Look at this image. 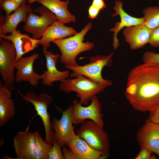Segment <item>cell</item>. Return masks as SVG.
Instances as JSON below:
<instances>
[{
    "instance_id": "f546056e",
    "label": "cell",
    "mask_w": 159,
    "mask_h": 159,
    "mask_svg": "<svg viewBox=\"0 0 159 159\" xmlns=\"http://www.w3.org/2000/svg\"><path fill=\"white\" fill-rule=\"evenodd\" d=\"M66 145L63 146L62 151L64 159H79L76 154Z\"/></svg>"
},
{
    "instance_id": "9a60e30c",
    "label": "cell",
    "mask_w": 159,
    "mask_h": 159,
    "mask_svg": "<svg viewBox=\"0 0 159 159\" xmlns=\"http://www.w3.org/2000/svg\"><path fill=\"white\" fill-rule=\"evenodd\" d=\"M123 2L117 0L115 1V5L113 9L115 12L112 16L119 15L120 17V21H117L115 23L114 26L110 29L109 31L114 32L113 37V49L115 50L118 47L120 44L117 37L118 32L124 27L138 25L143 24L145 22L144 17L137 18L131 16L128 14L123 9Z\"/></svg>"
},
{
    "instance_id": "836d02e7",
    "label": "cell",
    "mask_w": 159,
    "mask_h": 159,
    "mask_svg": "<svg viewBox=\"0 0 159 159\" xmlns=\"http://www.w3.org/2000/svg\"><path fill=\"white\" fill-rule=\"evenodd\" d=\"M18 4L20 5H21L23 3L26 2V0H13Z\"/></svg>"
},
{
    "instance_id": "7a4b0ae2",
    "label": "cell",
    "mask_w": 159,
    "mask_h": 159,
    "mask_svg": "<svg viewBox=\"0 0 159 159\" xmlns=\"http://www.w3.org/2000/svg\"><path fill=\"white\" fill-rule=\"evenodd\" d=\"M92 27L91 22L88 23L80 32L68 38L53 41L60 50V61L65 65H78L76 61L77 55L82 52L89 51L94 47L92 42H83L84 37Z\"/></svg>"
},
{
    "instance_id": "603a6c76",
    "label": "cell",
    "mask_w": 159,
    "mask_h": 159,
    "mask_svg": "<svg viewBox=\"0 0 159 159\" xmlns=\"http://www.w3.org/2000/svg\"><path fill=\"white\" fill-rule=\"evenodd\" d=\"M34 135L36 159H48V153L52 145L46 143L37 131L34 132Z\"/></svg>"
},
{
    "instance_id": "30bf717a",
    "label": "cell",
    "mask_w": 159,
    "mask_h": 159,
    "mask_svg": "<svg viewBox=\"0 0 159 159\" xmlns=\"http://www.w3.org/2000/svg\"><path fill=\"white\" fill-rule=\"evenodd\" d=\"M72 110V105H70L65 110H62L60 119L55 117L52 121L55 140L62 146L69 142L75 133L73 125Z\"/></svg>"
},
{
    "instance_id": "83f0119b",
    "label": "cell",
    "mask_w": 159,
    "mask_h": 159,
    "mask_svg": "<svg viewBox=\"0 0 159 159\" xmlns=\"http://www.w3.org/2000/svg\"><path fill=\"white\" fill-rule=\"evenodd\" d=\"M149 43L152 47H159V27L152 29Z\"/></svg>"
},
{
    "instance_id": "e0dca14e",
    "label": "cell",
    "mask_w": 159,
    "mask_h": 159,
    "mask_svg": "<svg viewBox=\"0 0 159 159\" xmlns=\"http://www.w3.org/2000/svg\"><path fill=\"white\" fill-rule=\"evenodd\" d=\"M33 10L31 5H26V2L11 14L4 16H1L0 36L14 32L19 23L25 22L29 13Z\"/></svg>"
},
{
    "instance_id": "9c48e42d",
    "label": "cell",
    "mask_w": 159,
    "mask_h": 159,
    "mask_svg": "<svg viewBox=\"0 0 159 159\" xmlns=\"http://www.w3.org/2000/svg\"><path fill=\"white\" fill-rule=\"evenodd\" d=\"M88 106H83L76 100L73 101L72 118L75 125L83 123L89 119L103 128L104 122L103 115L101 112L102 106L97 97L95 96Z\"/></svg>"
},
{
    "instance_id": "8992f818",
    "label": "cell",
    "mask_w": 159,
    "mask_h": 159,
    "mask_svg": "<svg viewBox=\"0 0 159 159\" xmlns=\"http://www.w3.org/2000/svg\"><path fill=\"white\" fill-rule=\"evenodd\" d=\"M18 92L24 100L30 102L34 106L37 114L42 119L44 128V141L47 144L52 145L55 140L54 132L52 131V122L47 111L48 106L51 103L52 98L45 93H42L37 96L35 92H28L25 95L19 90Z\"/></svg>"
},
{
    "instance_id": "5bb4252c",
    "label": "cell",
    "mask_w": 159,
    "mask_h": 159,
    "mask_svg": "<svg viewBox=\"0 0 159 159\" xmlns=\"http://www.w3.org/2000/svg\"><path fill=\"white\" fill-rule=\"evenodd\" d=\"M43 53L46 59L47 68L41 74L44 85L51 87L53 82L56 81L62 82L69 77L70 74L69 70L60 71L56 68V64L59 57V54H54L45 49H43Z\"/></svg>"
},
{
    "instance_id": "4fadbf2b",
    "label": "cell",
    "mask_w": 159,
    "mask_h": 159,
    "mask_svg": "<svg viewBox=\"0 0 159 159\" xmlns=\"http://www.w3.org/2000/svg\"><path fill=\"white\" fill-rule=\"evenodd\" d=\"M39 56L36 53L28 57H22L16 61L15 76L16 82L26 81L34 87L38 85L39 81L42 80V75L34 71L33 66L35 60Z\"/></svg>"
},
{
    "instance_id": "2e32d148",
    "label": "cell",
    "mask_w": 159,
    "mask_h": 159,
    "mask_svg": "<svg viewBox=\"0 0 159 159\" xmlns=\"http://www.w3.org/2000/svg\"><path fill=\"white\" fill-rule=\"evenodd\" d=\"M2 39L10 41L14 45L16 52V61L25 53L36 48L40 41L31 38L26 34H22L19 30H16L8 35L0 36V39Z\"/></svg>"
},
{
    "instance_id": "7c38bea8",
    "label": "cell",
    "mask_w": 159,
    "mask_h": 159,
    "mask_svg": "<svg viewBox=\"0 0 159 159\" xmlns=\"http://www.w3.org/2000/svg\"><path fill=\"white\" fill-rule=\"evenodd\" d=\"M18 132L14 136L13 146L17 159H36L34 149V135L29 130Z\"/></svg>"
},
{
    "instance_id": "6da1fadb",
    "label": "cell",
    "mask_w": 159,
    "mask_h": 159,
    "mask_svg": "<svg viewBox=\"0 0 159 159\" xmlns=\"http://www.w3.org/2000/svg\"><path fill=\"white\" fill-rule=\"evenodd\" d=\"M125 95L135 110L150 112L159 105V64L134 67L127 78Z\"/></svg>"
},
{
    "instance_id": "ba28073f",
    "label": "cell",
    "mask_w": 159,
    "mask_h": 159,
    "mask_svg": "<svg viewBox=\"0 0 159 159\" xmlns=\"http://www.w3.org/2000/svg\"><path fill=\"white\" fill-rule=\"evenodd\" d=\"M0 43V74L4 85L12 90L15 81L14 71L16 64V51L10 41L2 39Z\"/></svg>"
},
{
    "instance_id": "4dcf8cb0",
    "label": "cell",
    "mask_w": 159,
    "mask_h": 159,
    "mask_svg": "<svg viewBox=\"0 0 159 159\" xmlns=\"http://www.w3.org/2000/svg\"><path fill=\"white\" fill-rule=\"evenodd\" d=\"M150 112L148 119L151 121L159 123V105Z\"/></svg>"
},
{
    "instance_id": "8fae6325",
    "label": "cell",
    "mask_w": 159,
    "mask_h": 159,
    "mask_svg": "<svg viewBox=\"0 0 159 159\" xmlns=\"http://www.w3.org/2000/svg\"><path fill=\"white\" fill-rule=\"evenodd\" d=\"M136 135L140 149L147 148L159 158V123L148 119Z\"/></svg>"
},
{
    "instance_id": "7402d4cb",
    "label": "cell",
    "mask_w": 159,
    "mask_h": 159,
    "mask_svg": "<svg viewBox=\"0 0 159 159\" xmlns=\"http://www.w3.org/2000/svg\"><path fill=\"white\" fill-rule=\"evenodd\" d=\"M37 2L45 7L56 16L57 20L64 24L75 22L76 17L68 10L69 1L38 0Z\"/></svg>"
},
{
    "instance_id": "d6986e66",
    "label": "cell",
    "mask_w": 159,
    "mask_h": 159,
    "mask_svg": "<svg viewBox=\"0 0 159 159\" xmlns=\"http://www.w3.org/2000/svg\"><path fill=\"white\" fill-rule=\"evenodd\" d=\"M78 32L74 28L66 26L57 20L47 29L40 39L39 44L47 49L53 41L72 36Z\"/></svg>"
},
{
    "instance_id": "44dd1931",
    "label": "cell",
    "mask_w": 159,
    "mask_h": 159,
    "mask_svg": "<svg viewBox=\"0 0 159 159\" xmlns=\"http://www.w3.org/2000/svg\"><path fill=\"white\" fill-rule=\"evenodd\" d=\"M11 90L0 82V126L5 125L15 115Z\"/></svg>"
},
{
    "instance_id": "1f68e13d",
    "label": "cell",
    "mask_w": 159,
    "mask_h": 159,
    "mask_svg": "<svg viewBox=\"0 0 159 159\" xmlns=\"http://www.w3.org/2000/svg\"><path fill=\"white\" fill-rule=\"evenodd\" d=\"M100 11L99 9L91 5L88 9V17L91 19L96 18Z\"/></svg>"
},
{
    "instance_id": "4316f807",
    "label": "cell",
    "mask_w": 159,
    "mask_h": 159,
    "mask_svg": "<svg viewBox=\"0 0 159 159\" xmlns=\"http://www.w3.org/2000/svg\"><path fill=\"white\" fill-rule=\"evenodd\" d=\"M143 63L150 64H159V53L154 52L147 51L143 56Z\"/></svg>"
},
{
    "instance_id": "3957f363",
    "label": "cell",
    "mask_w": 159,
    "mask_h": 159,
    "mask_svg": "<svg viewBox=\"0 0 159 159\" xmlns=\"http://www.w3.org/2000/svg\"><path fill=\"white\" fill-rule=\"evenodd\" d=\"M72 79H67L61 82L59 90L67 93L76 92L80 99L79 103L87 105L96 95L103 91L107 87L97 83L82 75H78Z\"/></svg>"
},
{
    "instance_id": "f1b7e54d",
    "label": "cell",
    "mask_w": 159,
    "mask_h": 159,
    "mask_svg": "<svg viewBox=\"0 0 159 159\" xmlns=\"http://www.w3.org/2000/svg\"><path fill=\"white\" fill-rule=\"evenodd\" d=\"M150 150L147 148L140 149V151L135 158V159H157Z\"/></svg>"
},
{
    "instance_id": "ac0fdd59",
    "label": "cell",
    "mask_w": 159,
    "mask_h": 159,
    "mask_svg": "<svg viewBox=\"0 0 159 159\" xmlns=\"http://www.w3.org/2000/svg\"><path fill=\"white\" fill-rule=\"evenodd\" d=\"M151 30L144 24H140L126 27L123 34L130 48L133 50L149 43Z\"/></svg>"
},
{
    "instance_id": "277c9868",
    "label": "cell",
    "mask_w": 159,
    "mask_h": 159,
    "mask_svg": "<svg viewBox=\"0 0 159 159\" xmlns=\"http://www.w3.org/2000/svg\"><path fill=\"white\" fill-rule=\"evenodd\" d=\"M113 53L109 55H100L89 57L90 62L83 66L65 65V68L72 71L69 77H75L78 75H82L92 81L107 87L112 84L111 81L103 79L102 76V69L105 67L111 66Z\"/></svg>"
},
{
    "instance_id": "484cf974",
    "label": "cell",
    "mask_w": 159,
    "mask_h": 159,
    "mask_svg": "<svg viewBox=\"0 0 159 159\" xmlns=\"http://www.w3.org/2000/svg\"><path fill=\"white\" fill-rule=\"evenodd\" d=\"M62 146L55 140L48 153V159H64Z\"/></svg>"
},
{
    "instance_id": "52a82bcc",
    "label": "cell",
    "mask_w": 159,
    "mask_h": 159,
    "mask_svg": "<svg viewBox=\"0 0 159 159\" xmlns=\"http://www.w3.org/2000/svg\"><path fill=\"white\" fill-rule=\"evenodd\" d=\"M57 20L55 15L45 7H37L29 13L23 29L32 34V38L38 39Z\"/></svg>"
},
{
    "instance_id": "ffe728a7",
    "label": "cell",
    "mask_w": 159,
    "mask_h": 159,
    "mask_svg": "<svg viewBox=\"0 0 159 159\" xmlns=\"http://www.w3.org/2000/svg\"><path fill=\"white\" fill-rule=\"evenodd\" d=\"M65 145L79 159H106L109 156L103 155L94 150L85 140L79 138L75 133L70 140Z\"/></svg>"
},
{
    "instance_id": "cb8c5ba5",
    "label": "cell",
    "mask_w": 159,
    "mask_h": 159,
    "mask_svg": "<svg viewBox=\"0 0 159 159\" xmlns=\"http://www.w3.org/2000/svg\"><path fill=\"white\" fill-rule=\"evenodd\" d=\"M144 14V24L148 28L152 29L159 27V7L150 6L143 11Z\"/></svg>"
},
{
    "instance_id": "d4e9b609",
    "label": "cell",
    "mask_w": 159,
    "mask_h": 159,
    "mask_svg": "<svg viewBox=\"0 0 159 159\" xmlns=\"http://www.w3.org/2000/svg\"><path fill=\"white\" fill-rule=\"evenodd\" d=\"M0 3V7L5 11L6 15H9L12 11H16L20 6L13 0H2Z\"/></svg>"
},
{
    "instance_id": "5b68a950",
    "label": "cell",
    "mask_w": 159,
    "mask_h": 159,
    "mask_svg": "<svg viewBox=\"0 0 159 159\" xmlns=\"http://www.w3.org/2000/svg\"><path fill=\"white\" fill-rule=\"evenodd\" d=\"M75 133L95 150L109 155L110 144L108 135L103 128L93 121L86 120Z\"/></svg>"
},
{
    "instance_id": "e575fe53",
    "label": "cell",
    "mask_w": 159,
    "mask_h": 159,
    "mask_svg": "<svg viewBox=\"0 0 159 159\" xmlns=\"http://www.w3.org/2000/svg\"><path fill=\"white\" fill-rule=\"evenodd\" d=\"M28 2L30 4H32L34 2L37 1L38 0H27Z\"/></svg>"
},
{
    "instance_id": "d6a6232c",
    "label": "cell",
    "mask_w": 159,
    "mask_h": 159,
    "mask_svg": "<svg viewBox=\"0 0 159 159\" xmlns=\"http://www.w3.org/2000/svg\"><path fill=\"white\" fill-rule=\"evenodd\" d=\"M92 5L99 9L102 10L106 6L103 0H93Z\"/></svg>"
},
{
    "instance_id": "d590c367",
    "label": "cell",
    "mask_w": 159,
    "mask_h": 159,
    "mask_svg": "<svg viewBox=\"0 0 159 159\" xmlns=\"http://www.w3.org/2000/svg\"><path fill=\"white\" fill-rule=\"evenodd\" d=\"M2 0H0V1H1Z\"/></svg>"
}]
</instances>
